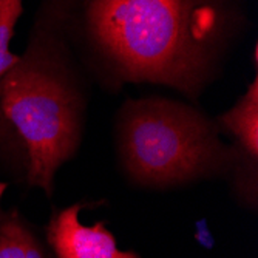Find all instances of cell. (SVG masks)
<instances>
[{
    "label": "cell",
    "instance_id": "obj_1",
    "mask_svg": "<svg viewBox=\"0 0 258 258\" xmlns=\"http://www.w3.org/2000/svg\"><path fill=\"white\" fill-rule=\"evenodd\" d=\"M76 28L111 84L150 82L197 99L246 22L243 0H84Z\"/></svg>",
    "mask_w": 258,
    "mask_h": 258
},
{
    "label": "cell",
    "instance_id": "obj_2",
    "mask_svg": "<svg viewBox=\"0 0 258 258\" xmlns=\"http://www.w3.org/2000/svg\"><path fill=\"white\" fill-rule=\"evenodd\" d=\"M50 0L36 17L30 42L0 79V108L27 153V182L51 197L54 175L82 143L88 96L70 50L72 11Z\"/></svg>",
    "mask_w": 258,
    "mask_h": 258
},
{
    "label": "cell",
    "instance_id": "obj_3",
    "mask_svg": "<svg viewBox=\"0 0 258 258\" xmlns=\"http://www.w3.org/2000/svg\"><path fill=\"white\" fill-rule=\"evenodd\" d=\"M215 119L195 105L167 98L128 99L114 122V139L130 179L170 187L232 175L237 190L250 187L243 161L220 138Z\"/></svg>",
    "mask_w": 258,
    "mask_h": 258
},
{
    "label": "cell",
    "instance_id": "obj_4",
    "mask_svg": "<svg viewBox=\"0 0 258 258\" xmlns=\"http://www.w3.org/2000/svg\"><path fill=\"white\" fill-rule=\"evenodd\" d=\"M82 203L53 214L45 229L48 246L56 258H141L133 250L118 249L116 238L104 221L85 226L79 220Z\"/></svg>",
    "mask_w": 258,
    "mask_h": 258
},
{
    "label": "cell",
    "instance_id": "obj_5",
    "mask_svg": "<svg viewBox=\"0 0 258 258\" xmlns=\"http://www.w3.org/2000/svg\"><path fill=\"white\" fill-rule=\"evenodd\" d=\"M220 132L232 138L246 173L256 179L258 161V79L247 85L244 95L227 111L215 118Z\"/></svg>",
    "mask_w": 258,
    "mask_h": 258
},
{
    "label": "cell",
    "instance_id": "obj_6",
    "mask_svg": "<svg viewBox=\"0 0 258 258\" xmlns=\"http://www.w3.org/2000/svg\"><path fill=\"white\" fill-rule=\"evenodd\" d=\"M0 182V201L5 190ZM0 258H56L17 209L0 207Z\"/></svg>",
    "mask_w": 258,
    "mask_h": 258
},
{
    "label": "cell",
    "instance_id": "obj_7",
    "mask_svg": "<svg viewBox=\"0 0 258 258\" xmlns=\"http://www.w3.org/2000/svg\"><path fill=\"white\" fill-rule=\"evenodd\" d=\"M23 13V0H0V79L17 63L19 54L10 51L16 25Z\"/></svg>",
    "mask_w": 258,
    "mask_h": 258
},
{
    "label": "cell",
    "instance_id": "obj_8",
    "mask_svg": "<svg viewBox=\"0 0 258 258\" xmlns=\"http://www.w3.org/2000/svg\"><path fill=\"white\" fill-rule=\"evenodd\" d=\"M2 130H10V124L5 121L2 114V108H0V136H2Z\"/></svg>",
    "mask_w": 258,
    "mask_h": 258
}]
</instances>
